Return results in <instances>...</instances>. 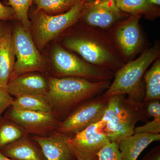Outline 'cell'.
<instances>
[{
	"label": "cell",
	"mask_w": 160,
	"mask_h": 160,
	"mask_svg": "<svg viewBox=\"0 0 160 160\" xmlns=\"http://www.w3.org/2000/svg\"><path fill=\"white\" fill-rule=\"evenodd\" d=\"M85 25L82 33L65 37L63 46L92 65L116 72L126 63L109 32Z\"/></svg>",
	"instance_id": "6da1fadb"
},
{
	"label": "cell",
	"mask_w": 160,
	"mask_h": 160,
	"mask_svg": "<svg viewBox=\"0 0 160 160\" xmlns=\"http://www.w3.org/2000/svg\"><path fill=\"white\" fill-rule=\"evenodd\" d=\"M111 81L92 82L73 77L48 79L45 95L52 112L60 121L83 102L102 94L108 89Z\"/></svg>",
	"instance_id": "7a4b0ae2"
},
{
	"label": "cell",
	"mask_w": 160,
	"mask_h": 160,
	"mask_svg": "<svg viewBox=\"0 0 160 160\" xmlns=\"http://www.w3.org/2000/svg\"><path fill=\"white\" fill-rule=\"evenodd\" d=\"M139 121L148 122L143 102L130 99L126 95L114 96L108 98L99 132L110 142L118 144L123 139L134 134L136 124Z\"/></svg>",
	"instance_id": "3957f363"
},
{
	"label": "cell",
	"mask_w": 160,
	"mask_h": 160,
	"mask_svg": "<svg viewBox=\"0 0 160 160\" xmlns=\"http://www.w3.org/2000/svg\"><path fill=\"white\" fill-rule=\"evenodd\" d=\"M158 44L145 49L137 58L129 61L115 72L113 82L102 95L109 98L118 95H128V98L143 102L145 89L142 79L148 67L160 58Z\"/></svg>",
	"instance_id": "277c9868"
},
{
	"label": "cell",
	"mask_w": 160,
	"mask_h": 160,
	"mask_svg": "<svg viewBox=\"0 0 160 160\" xmlns=\"http://www.w3.org/2000/svg\"><path fill=\"white\" fill-rule=\"evenodd\" d=\"M55 71L59 78H80L92 81H110L114 72L92 65L60 45L55 46L51 55Z\"/></svg>",
	"instance_id": "5b68a950"
},
{
	"label": "cell",
	"mask_w": 160,
	"mask_h": 160,
	"mask_svg": "<svg viewBox=\"0 0 160 160\" xmlns=\"http://www.w3.org/2000/svg\"><path fill=\"white\" fill-rule=\"evenodd\" d=\"M84 3L78 1L68 11L54 15L36 10L32 14V18L35 38L38 47L42 49L50 41L76 24L82 16Z\"/></svg>",
	"instance_id": "8992f818"
},
{
	"label": "cell",
	"mask_w": 160,
	"mask_h": 160,
	"mask_svg": "<svg viewBox=\"0 0 160 160\" xmlns=\"http://www.w3.org/2000/svg\"><path fill=\"white\" fill-rule=\"evenodd\" d=\"M12 35L16 61L10 80L25 73L45 71L46 61L37 48L29 29L17 25Z\"/></svg>",
	"instance_id": "52a82bcc"
},
{
	"label": "cell",
	"mask_w": 160,
	"mask_h": 160,
	"mask_svg": "<svg viewBox=\"0 0 160 160\" xmlns=\"http://www.w3.org/2000/svg\"><path fill=\"white\" fill-rule=\"evenodd\" d=\"M108 98L100 94L80 104L61 121L56 131L74 134L102 118Z\"/></svg>",
	"instance_id": "ba28073f"
},
{
	"label": "cell",
	"mask_w": 160,
	"mask_h": 160,
	"mask_svg": "<svg viewBox=\"0 0 160 160\" xmlns=\"http://www.w3.org/2000/svg\"><path fill=\"white\" fill-rule=\"evenodd\" d=\"M142 16L130 15L108 31L126 63L132 60L142 48L144 38L139 25Z\"/></svg>",
	"instance_id": "9c48e42d"
},
{
	"label": "cell",
	"mask_w": 160,
	"mask_h": 160,
	"mask_svg": "<svg viewBox=\"0 0 160 160\" xmlns=\"http://www.w3.org/2000/svg\"><path fill=\"white\" fill-rule=\"evenodd\" d=\"M129 15L119 8L116 0H89L84 2L80 19L87 26L109 31Z\"/></svg>",
	"instance_id": "30bf717a"
},
{
	"label": "cell",
	"mask_w": 160,
	"mask_h": 160,
	"mask_svg": "<svg viewBox=\"0 0 160 160\" xmlns=\"http://www.w3.org/2000/svg\"><path fill=\"white\" fill-rule=\"evenodd\" d=\"M4 117L12 120L33 136H46L56 131L59 119L53 112L19 111L9 107Z\"/></svg>",
	"instance_id": "8fae6325"
},
{
	"label": "cell",
	"mask_w": 160,
	"mask_h": 160,
	"mask_svg": "<svg viewBox=\"0 0 160 160\" xmlns=\"http://www.w3.org/2000/svg\"><path fill=\"white\" fill-rule=\"evenodd\" d=\"M101 126L100 121L75 133L69 139V144L75 156L76 155H98L111 142L106 135L100 132Z\"/></svg>",
	"instance_id": "7c38bea8"
},
{
	"label": "cell",
	"mask_w": 160,
	"mask_h": 160,
	"mask_svg": "<svg viewBox=\"0 0 160 160\" xmlns=\"http://www.w3.org/2000/svg\"><path fill=\"white\" fill-rule=\"evenodd\" d=\"M73 135L55 131L46 136H33L32 138L41 147L45 160H76L69 142Z\"/></svg>",
	"instance_id": "4fadbf2b"
},
{
	"label": "cell",
	"mask_w": 160,
	"mask_h": 160,
	"mask_svg": "<svg viewBox=\"0 0 160 160\" xmlns=\"http://www.w3.org/2000/svg\"><path fill=\"white\" fill-rule=\"evenodd\" d=\"M6 89L15 97L28 95L45 96L48 89V79L33 72L25 73L10 80Z\"/></svg>",
	"instance_id": "5bb4252c"
},
{
	"label": "cell",
	"mask_w": 160,
	"mask_h": 160,
	"mask_svg": "<svg viewBox=\"0 0 160 160\" xmlns=\"http://www.w3.org/2000/svg\"><path fill=\"white\" fill-rule=\"evenodd\" d=\"M0 152L13 160H45L41 147L29 135L3 146Z\"/></svg>",
	"instance_id": "9a60e30c"
},
{
	"label": "cell",
	"mask_w": 160,
	"mask_h": 160,
	"mask_svg": "<svg viewBox=\"0 0 160 160\" xmlns=\"http://www.w3.org/2000/svg\"><path fill=\"white\" fill-rule=\"evenodd\" d=\"M160 140V134L134 133L120 141L118 146L123 160H137L149 144Z\"/></svg>",
	"instance_id": "2e32d148"
},
{
	"label": "cell",
	"mask_w": 160,
	"mask_h": 160,
	"mask_svg": "<svg viewBox=\"0 0 160 160\" xmlns=\"http://www.w3.org/2000/svg\"><path fill=\"white\" fill-rule=\"evenodd\" d=\"M15 62L12 35L8 31L0 38V88L6 89L14 69Z\"/></svg>",
	"instance_id": "e0dca14e"
},
{
	"label": "cell",
	"mask_w": 160,
	"mask_h": 160,
	"mask_svg": "<svg viewBox=\"0 0 160 160\" xmlns=\"http://www.w3.org/2000/svg\"><path fill=\"white\" fill-rule=\"evenodd\" d=\"M122 11L129 15H144L149 19H153L159 15L157 6L149 0H116Z\"/></svg>",
	"instance_id": "ac0fdd59"
},
{
	"label": "cell",
	"mask_w": 160,
	"mask_h": 160,
	"mask_svg": "<svg viewBox=\"0 0 160 160\" xmlns=\"http://www.w3.org/2000/svg\"><path fill=\"white\" fill-rule=\"evenodd\" d=\"M10 107L19 111L52 112L45 96L28 95L16 97Z\"/></svg>",
	"instance_id": "d6986e66"
},
{
	"label": "cell",
	"mask_w": 160,
	"mask_h": 160,
	"mask_svg": "<svg viewBox=\"0 0 160 160\" xmlns=\"http://www.w3.org/2000/svg\"><path fill=\"white\" fill-rule=\"evenodd\" d=\"M145 81V95L143 102L160 100V59L155 60L152 66L146 70L143 76Z\"/></svg>",
	"instance_id": "ffe728a7"
},
{
	"label": "cell",
	"mask_w": 160,
	"mask_h": 160,
	"mask_svg": "<svg viewBox=\"0 0 160 160\" xmlns=\"http://www.w3.org/2000/svg\"><path fill=\"white\" fill-rule=\"evenodd\" d=\"M29 134L19 124L9 118L0 116V149L7 144Z\"/></svg>",
	"instance_id": "44dd1931"
},
{
	"label": "cell",
	"mask_w": 160,
	"mask_h": 160,
	"mask_svg": "<svg viewBox=\"0 0 160 160\" xmlns=\"http://www.w3.org/2000/svg\"><path fill=\"white\" fill-rule=\"evenodd\" d=\"M80 0H34L36 10H41L47 14H62L71 9Z\"/></svg>",
	"instance_id": "7402d4cb"
},
{
	"label": "cell",
	"mask_w": 160,
	"mask_h": 160,
	"mask_svg": "<svg viewBox=\"0 0 160 160\" xmlns=\"http://www.w3.org/2000/svg\"><path fill=\"white\" fill-rule=\"evenodd\" d=\"M34 0H7L8 5L14 10L16 19L21 25L29 29L31 22L28 17V11Z\"/></svg>",
	"instance_id": "603a6c76"
},
{
	"label": "cell",
	"mask_w": 160,
	"mask_h": 160,
	"mask_svg": "<svg viewBox=\"0 0 160 160\" xmlns=\"http://www.w3.org/2000/svg\"><path fill=\"white\" fill-rule=\"evenodd\" d=\"M98 160H123L117 143L110 142L98 154Z\"/></svg>",
	"instance_id": "cb8c5ba5"
},
{
	"label": "cell",
	"mask_w": 160,
	"mask_h": 160,
	"mask_svg": "<svg viewBox=\"0 0 160 160\" xmlns=\"http://www.w3.org/2000/svg\"><path fill=\"white\" fill-rule=\"evenodd\" d=\"M160 118H153L150 122H146L143 126L135 127L134 133H149V134H160Z\"/></svg>",
	"instance_id": "d4e9b609"
},
{
	"label": "cell",
	"mask_w": 160,
	"mask_h": 160,
	"mask_svg": "<svg viewBox=\"0 0 160 160\" xmlns=\"http://www.w3.org/2000/svg\"><path fill=\"white\" fill-rule=\"evenodd\" d=\"M160 100L155 99L143 102L145 114L147 119L160 118Z\"/></svg>",
	"instance_id": "484cf974"
},
{
	"label": "cell",
	"mask_w": 160,
	"mask_h": 160,
	"mask_svg": "<svg viewBox=\"0 0 160 160\" xmlns=\"http://www.w3.org/2000/svg\"><path fill=\"white\" fill-rule=\"evenodd\" d=\"M13 98L6 89L0 88V116L11 106Z\"/></svg>",
	"instance_id": "4316f807"
},
{
	"label": "cell",
	"mask_w": 160,
	"mask_h": 160,
	"mask_svg": "<svg viewBox=\"0 0 160 160\" xmlns=\"http://www.w3.org/2000/svg\"><path fill=\"white\" fill-rule=\"evenodd\" d=\"M14 19H16L15 13L13 9L0 2V21H9Z\"/></svg>",
	"instance_id": "83f0119b"
},
{
	"label": "cell",
	"mask_w": 160,
	"mask_h": 160,
	"mask_svg": "<svg viewBox=\"0 0 160 160\" xmlns=\"http://www.w3.org/2000/svg\"><path fill=\"white\" fill-rule=\"evenodd\" d=\"M142 160H160V145L150 150Z\"/></svg>",
	"instance_id": "f1b7e54d"
},
{
	"label": "cell",
	"mask_w": 160,
	"mask_h": 160,
	"mask_svg": "<svg viewBox=\"0 0 160 160\" xmlns=\"http://www.w3.org/2000/svg\"><path fill=\"white\" fill-rule=\"evenodd\" d=\"M76 160H98V155H76Z\"/></svg>",
	"instance_id": "f546056e"
},
{
	"label": "cell",
	"mask_w": 160,
	"mask_h": 160,
	"mask_svg": "<svg viewBox=\"0 0 160 160\" xmlns=\"http://www.w3.org/2000/svg\"><path fill=\"white\" fill-rule=\"evenodd\" d=\"M8 31V29L6 28L5 25H3L2 23L0 22V38L2 37Z\"/></svg>",
	"instance_id": "4dcf8cb0"
},
{
	"label": "cell",
	"mask_w": 160,
	"mask_h": 160,
	"mask_svg": "<svg viewBox=\"0 0 160 160\" xmlns=\"http://www.w3.org/2000/svg\"><path fill=\"white\" fill-rule=\"evenodd\" d=\"M150 2L155 6H160V0H149Z\"/></svg>",
	"instance_id": "1f68e13d"
},
{
	"label": "cell",
	"mask_w": 160,
	"mask_h": 160,
	"mask_svg": "<svg viewBox=\"0 0 160 160\" xmlns=\"http://www.w3.org/2000/svg\"><path fill=\"white\" fill-rule=\"evenodd\" d=\"M0 160H13L9 158L6 157L0 152Z\"/></svg>",
	"instance_id": "d6a6232c"
},
{
	"label": "cell",
	"mask_w": 160,
	"mask_h": 160,
	"mask_svg": "<svg viewBox=\"0 0 160 160\" xmlns=\"http://www.w3.org/2000/svg\"><path fill=\"white\" fill-rule=\"evenodd\" d=\"M80 1H82L83 2H85L86 1H89V0H80Z\"/></svg>",
	"instance_id": "836d02e7"
}]
</instances>
